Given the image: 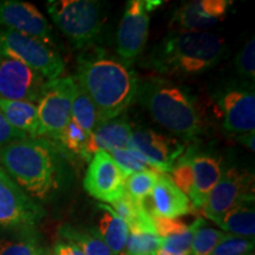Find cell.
<instances>
[{
  "instance_id": "cell-1",
  "label": "cell",
  "mask_w": 255,
  "mask_h": 255,
  "mask_svg": "<svg viewBox=\"0 0 255 255\" xmlns=\"http://www.w3.org/2000/svg\"><path fill=\"white\" fill-rule=\"evenodd\" d=\"M75 78L95 104L102 122L116 119L128 109L139 85L131 63L94 46L78 56Z\"/></svg>"
},
{
  "instance_id": "cell-2",
  "label": "cell",
  "mask_w": 255,
  "mask_h": 255,
  "mask_svg": "<svg viewBox=\"0 0 255 255\" xmlns=\"http://www.w3.org/2000/svg\"><path fill=\"white\" fill-rule=\"evenodd\" d=\"M227 45L212 32H174L151 50L143 65L159 75L189 77L213 69L225 57Z\"/></svg>"
},
{
  "instance_id": "cell-3",
  "label": "cell",
  "mask_w": 255,
  "mask_h": 255,
  "mask_svg": "<svg viewBox=\"0 0 255 255\" xmlns=\"http://www.w3.org/2000/svg\"><path fill=\"white\" fill-rule=\"evenodd\" d=\"M59 154L44 137H27L0 149V163L32 199H46L58 186Z\"/></svg>"
},
{
  "instance_id": "cell-4",
  "label": "cell",
  "mask_w": 255,
  "mask_h": 255,
  "mask_svg": "<svg viewBox=\"0 0 255 255\" xmlns=\"http://www.w3.org/2000/svg\"><path fill=\"white\" fill-rule=\"evenodd\" d=\"M136 97L159 126L184 141H191L202 132L195 98L182 85L151 77L139 83Z\"/></svg>"
},
{
  "instance_id": "cell-5",
  "label": "cell",
  "mask_w": 255,
  "mask_h": 255,
  "mask_svg": "<svg viewBox=\"0 0 255 255\" xmlns=\"http://www.w3.org/2000/svg\"><path fill=\"white\" fill-rule=\"evenodd\" d=\"M49 14L76 49L94 45L105 20L104 6L95 0H50Z\"/></svg>"
},
{
  "instance_id": "cell-6",
  "label": "cell",
  "mask_w": 255,
  "mask_h": 255,
  "mask_svg": "<svg viewBox=\"0 0 255 255\" xmlns=\"http://www.w3.org/2000/svg\"><path fill=\"white\" fill-rule=\"evenodd\" d=\"M0 51L49 81L59 78L65 71L64 60L56 50L37 38L8 28L0 31Z\"/></svg>"
},
{
  "instance_id": "cell-7",
  "label": "cell",
  "mask_w": 255,
  "mask_h": 255,
  "mask_svg": "<svg viewBox=\"0 0 255 255\" xmlns=\"http://www.w3.org/2000/svg\"><path fill=\"white\" fill-rule=\"evenodd\" d=\"M76 85V78L71 76L45 83L37 103L41 137L47 139L53 138L71 121Z\"/></svg>"
},
{
  "instance_id": "cell-8",
  "label": "cell",
  "mask_w": 255,
  "mask_h": 255,
  "mask_svg": "<svg viewBox=\"0 0 255 255\" xmlns=\"http://www.w3.org/2000/svg\"><path fill=\"white\" fill-rule=\"evenodd\" d=\"M46 213L0 167V229H36Z\"/></svg>"
},
{
  "instance_id": "cell-9",
  "label": "cell",
  "mask_w": 255,
  "mask_h": 255,
  "mask_svg": "<svg viewBox=\"0 0 255 255\" xmlns=\"http://www.w3.org/2000/svg\"><path fill=\"white\" fill-rule=\"evenodd\" d=\"M158 4L148 0L127 2L117 31V53L121 59L131 63L143 52L149 36L150 12Z\"/></svg>"
},
{
  "instance_id": "cell-10",
  "label": "cell",
  "mask_w": 255,
  "mask_h": 255,
  "mask_svg": "<svg viewBox=\"0 0 255 255\" xmlns=\"http://www.w3.org/2000/svg\"><path fill=\"white\" fill-rule=\"evenodd\" d=\"M253 175L238 167L222 170L219 182L209 194L203 213L213 220L246 201H254Z\"/></svg>"
},
{
  "instance_id": "cell-11",
  "label": "cell",
  "mask_w": 255,
  "mask_h": 255,
  "mask_svg": "<svg viewBox=\"0 0 255 255\" xmlns=\"http://www.w3.org/2000/svg\"><path fill=\"white\" fill-rule=\"evenodd\" d=\"M127 175L107 151H97L89 161L83 186L88 194L105 203H113L126 193Z\"/></svg>"
},
{
  "instance_id": "cell-12",
  "label": "cell",
  "mask_w": 255,
  "mask_h": 255,
  "mask_svg": "<svg viewBox=\"0 0 255 255\" xmlns=\"http://www.w3.org/2000/svg\"><path fill=\"white\" fill-rule=\"evenodd\" d=\"M45 78L0 51V100L37 104Z\"/></svg>"
},
{
  "instance_id": "cell-13",
  "label": "cell",
  "mask_w": 255,
  "mask_h": 255,
  "mask_svg": "<svg viewBox=\"0 0 255 255\" xmlns=\"http://www.w3.org/2000/svg\"><path fill=\"white\" fill-rule=\"evenodd\" d=\"M0 25L8 30L37 38L46 45H55L52 28L47 19L30 2L0 0Z\"/></svg>"
},
{
  "instance_id": "cell-14",
  "label": "cell",
  "mask_w": 255,
  "mask_h": 255,
  "mask_svg": "<svg viewBox=\"0 0 255 255\" xmlns=\"http://www.w3.org/2000/svg\"><path fill=\"white\" fill-rule=\"evenodd\" d=\"M128 148L136 150L156 165L161 173H170L175 162L182 156L184 145L176 138L151 129L132 130Z\"/></svg>"
},
{
  "instance_id": "cell-15",
  "label": "cell",
  "mask_w": 255,
  "mask_h": 255,
  "mask_svg": "<svg viewBox=\"0 0 255 255\" xmlns=\"http://www.w3.org/2000/svg\"><path fill=\"white\" fill-rule=\"evenodd\" d=\"M231 0H193L180 6L170 20L176 32H205L225 19Z\"/></svg>"
},
{
  "instance_id": "cell-16",
  "label": "cell",
  "mask_w": 255,
  "mask_h": 255,
  "mask_svg": "<svg viewBox=\"0 0 255 255\" xmlns=\"http://www.w3.org/2000/svg\"><path fill=\"white\" fill-rule=\"evenodd\" d=\"M223 115V128L228 132L242 133L255 131L254 88L229 89L219 100Z\"/></svg>"
},
{
  "instance_id": "cell-17",
  "label": "cell",
  "mask_w": 255,
  "mask_h": 255,
  "mask_svg": "<svg viewBox=\"0 0 255 255\" xmlns=\"http://www.w3.org/2000/svg\"><path fill=\"white\" fill-rule=\"evenodd\" d=\"M144 206L151 216L177 219L193 210L190 201L175 186L170 176L161 173Z\"/></svg>"
},
{
  "instance_id": "cell-18",
  "label": "cell",
  "mask_w": 255,
  "mask_h": 255,
  "mask_svg": "<svg viewBox=\"0 0 255 255\" xmlns=\"http://www.w3.org/2000/svg\"><path fill=\"white\" fill-rule=\"evenodd\" d=\"M193 167L194 187L189 201L191 206L201 209L206 206L209 194L218 184L222 175L221 157L209 151H199L196 148H189Z\"/></svg>"
},
{
  "instance_id": "cell-19",
  "label": "cell",
  "mask_w": 255,
  "mask_h": 255,
  "mask_svg": "<svg viewBox=\"0 0 255 255\" xmlns=\"http://www.w3.org/2000/svg\"><path fill=\"white\" fill-rule=\"evenodd\" d=\"M131 133L132 127L127 121L119 119L103 121L90 135L89 154L92 157V155L101 150L110 152L116 149L128 148Z\"/></svg>"
},
{
  "instance_id": "cell-20",
  "label": "cell",
  "mask_w": 255,
  "mask_h": 255,
  "mask_svg": "<svg viewBox=\"0 0 255 255\" xmlns=\"http://www.w3.org/2000/svg\"><path fill=\"white\" fill-rule=\"evenodd\" d=\"M98 208L103 210L98 218L97 227L94 228L102 241L107 245L113 255H127L126 245L129 235V228L122 219L114 213L108 205H98Z\"/></svg>"
},
{
  "instance_id": "cell-21",
  "label": "cell",
  "mask_w": 255,
  "mask_h": 255,
  "mask_svg": "<svg viewBox=\"0 0 255 255\" xmlns=\"http://www.w3.org/2000/svg\"><path fill=\"white\" fill-rule=\"evenodd\" d=\"M0 111L7 122L28 137H41L37 104L25 101L0 100Z\"/></svg>"
},
{
  "instance_id": "cell-22",
  "label": "cell",
  "mask_w": 255,
  "mask_h": 255,
  "mask_svg": "<svg viewBox=\"0 0 255 255\" xmlns=\"http://www.w3.org/2000/svg\"><path fill=\"white\" fill-rule=\"evenodd\" d=\"M0 255H49L36 229H0Z\"/></svg>"
},
{
  "instance_id": "cell-23",
  "label": "cell",
  "mask_w": 255,
  "mask_h": 255,
  "mask_svg": "<svg viewBox=\"0 0 255 255\" xmlns=\"http://www.w3.org/2000/svg\"><path fill=\"white\" fill-rule=\"evenodd\" d=\"M223 232L237 237L254 239L255 237V212L254 201H246L225 213L221 216L213 219Z\"/></svg>"
},
{
  "instance_id": "cell-24",
  "label": "cell",
  "mask_w": 255,
  "mask_h": 255,
  "mask_svg": "<svg viewBox=\"0 0 255 255\" xmlns=\"http://www.w3.org/2000/svg\"><path fill=\"white\" fill-rule=\"evenodd\" d=\"M111 206L115 214L126 222L129 231L155 233L152 216L146 210L144 203L136 202L124 193V195L111 203Z\"/></svg>"
},
{
  "instance_id": "cell-25",
  "label": "cell",
  "mask_w": 255,
  "mask_h": 255,
  "mask_svg": "<svg viewBox=\"0 0 255 255\" xmlns=\"http://www.w3.org/2000/svg\"><path fill=\"white\" fill-rule=\"evenodd\" d=\"M59 152L68 156H77L85 161H90L89 143L90 136L71 120L58 135L50 138Z\"/></svg>"
},
{
  "instance_id": "cell-26",
  "label": "cell",
  "mask_w": 255,
  "mask_h": 255,
  "mask_svg": "<svg viewBox=\"0 0 255 255\" xmlns=\"http://www.w3.org/2000/svg\"><path fill=\"white\" fill-rule=\"evenodd\" d=\"M58 233L63 240L75 244L84 255H113L94 228L85 229L71 225H63Z\"/></svg>"
},
{
  "instance_id": "cell-27",
  "label": "cell",
  "mask_w": 255,
  "mask_h": 255,
  "mask_svg": "<svg viewBox=\"0 0 255 255\" xmlns=\"http://www.w3.org/2000/svg\"><path fill=\"white\" fill-rule=\"evenodd\" d=\"M71 120L81 129L84 130L89 136L95 131V129L100 126V123H102L95 104L92 103L90 97L85 94V91L83 90L78 83L76 85L75 97L72 101Z\"/></svg>"
},
{
  "instance_id": "cell-28",
  "label": "cell",
  "mask_w": 255,
  "mask_h": 255,
  "mask_svg": "<svg viewBox=\"0 0 255 255\" xmlns=\"http://www.w3.org/2000/svg\"><path fill=\"white\" fill-rule=\"evenodd\" d=\"M226 233L208 227L205 220L199 218L194 222V237L190 255H212Z\"/></svg>"
},
{
  "instance_id": "cell-29",
  "label": "cell",
  "mask_w": 255,
  "mask_h": 255,
  "mask_svg": "<svg viewBox=\"0 0 255 255\" xmlns=\"http://www.w3.org/2000/svg\"><path fill=\"white\" fill-rule=\"evenodd\" d=\"M161 174L158 170H143L130 174L126 180V193L136 202L144 203Z\"/></svg>"
},
{
  "instance_id": "cell-30",
  "label": "cell",
  "mask_w": 255,
  "mask_h": 255,
  "mask_svg": "<svg viewBox=\"0 0 255 255\" xmlns=\"http://www.w3.org/2000/svg\"><path fill=\"white\" fill-rule=\"evenodd\" d=\"M108 154L114 158V161L126 173L127 176L143 170H158L152 162L145 158L141 152L132 150V149H116V150L108 152Z\"/></svg>"
},
{
  "instance_id": "cell-31",
  "label": "cell",
  "mask_w": 255,
  "mask_h": 255,
  "mask_svg": "<svg viewBox=\"0 0 255 255\" xmlns=\"http://www.w3.org/2000/svg\"><path fill=\"white\" fill-rule=\"evenodd\" d=\"M162 248V238L155 233L129 231L126 245L127 255H152Z\"/></svg>"
},
{
  "instance_id": "cell-32",
  "label": "cell",
  "mask_w": 255,
  "mask_h": 255,
  "mask_svg": "<svg viewBox=\"0 0 255 255\" xmlns=\"http://www.w3.org/2000/svg\"><path fill=\"white\" fill-rule=\"evenodd\" d=\"M169 176H170L175 186L189 199L194 187L193 167H191V156L189 149L184 151L182 156L175 162Z\"/></svg>"
},
{
  "instance_id": "cell-33",
  "label": "cell",
  "mask_w": 255,
  "mask_h": 255,
  "mask_svg": "<svg viewBox=\"0 0 255 255\" xmlns=\"http://www.w3.org/2000/svg\"><path fill=\"white\" fill-rule=\"evenodd\" d=\"M254 239L227 234L220 240L212 255H254Z\"/></svg>"
},
{
  "instance_id": "cell-34",
  "label": "cell",
  "mask_w": 255,
  "mask_h": 255,
  "mask_svg": "<svg viewBox=\"0 0 255 255\" xmlns=\"http://www.w3.org/2000/svg\"><path fill=\"white\" fill-rule=\"evenodd\" d=\"M235 68L242 78L251 81L252 84L255 79V43L254 38L248 40L242 47L235 58Z\"/></svg>"
},
{
  "instance_id": "cell-35",
  "label": "cell",
  "mask_w": 255,
  "mask_h": 255,
  "mask_svg": "<svg viewBox=\"0 0 255 255\" xmlns=\"http://www.w3.org/2000/svg\"><path fill=\"white\" fill-rule=\"evenodd\" d=\"M194 237V223H191L187 232L162 239V250L171 254L190 255L191 241Z\"/></svg>"
},
{
  "instance_id": "cell-36",
  "label": "cell",
  "mask_w": 255,
  "mask_h": 255,
  "mask_svg": "<svg viewBox=\"0 0 255 255\" xmlns=\"http://www.w3.org/2000/svg\"><path fill=\"white\" fill-rule=\"evenodd\" d=\"M152 223H154L155 233L162 239L182 234L189 228V226H187L180 220L159 218V216H152Z\"/></svg>"
},
{
  "instance_id": "cell-37",
  "label": "cell",
  "mask_w": 255,
  "mask_h": 255,
  "mask_svg": "<svg viewBox=\"0 0 255 255\" xmlns=\"http://www.w3.org/2000/svg\"><path fill=\"white\" fill-rule=\"evenodd\" d=\"M26 133L19 131L6 121L5 116L0 111V149L5 148L6 145L11 143L21 141V139L27 138Z\"/></svg>"
},
{
  "instance_id": "cell-38",
  "label": "cell",
  "mask_w": 255,
  "mask_h": 255,
  "mask_svg": "<svg viewBox=\"0 0 255 255\" xmlns=\"http://www.w3.org/2000/svg\"><path fill=\"white\" fill-rule=\"evenodd\" d=\"M53 255H84L83 252L72 242L62 240L53 247Z\"/></svg>"
},
{
  "instance_id": "cell-39",
  "label": "cell",
  "mask_w": 255,
  "mask_h": 255,
  "mask_svg": "<svg viewBox=\"0 0 255 255\" xmlns=\"http://www.w3.org/2000/svg\"><path fill=\"white\" fill-rule=\"evenodd\" d=\"M238 139L242 143V144L246 145L247 148L250 149L252 152H254V150H255V144H254V142H255V131L239 135L238 136Z\"/></svg>"
},
{
  "instance_id": "cell-40",
  "label": "cell",
  "mask_w": 255,
  "mask_h": 255,
  "mask_svg": "<svg viewBox=\"0 0 255 255\" xmlns=\"http://www.w3.org/2000/svg\"><path fill=\"white\" fill-rule=\"evenodd\" d=\"M156 255H177V254H171V253H168V252H165V251H163L161 248V250H159L157 253H156Z\"/></svg>"
},
{
  "instance_id": "cell-41",
  "label": "cell",
  "mask_w": 255,
  "mask_h": 255,
  "mask_svg": "<svg viewBox=\"0 0 255 255\" xmlns=\"http://www.w3.org/2000/svg\"><path fill=\"white\" fill-rule=\"evenodd\" d=\"M152 255H156V254H152Z\"/></svg>"
}]
</instances>
